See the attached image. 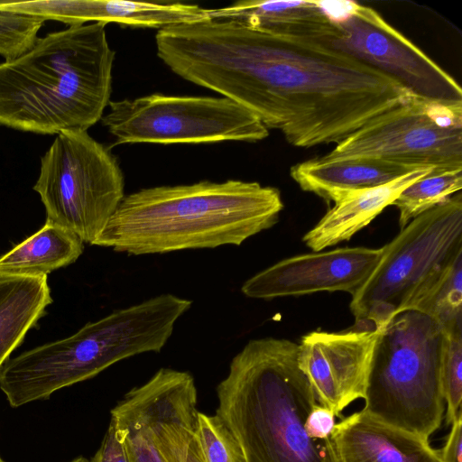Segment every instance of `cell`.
Returning <instances> with one entry per match:
<instances>
[{"mask_svg": "<svg viewBox=\"0 0 462 462\" xmlns=\"http://www.w3.org/2000/svg\"><path fill=\"white\" fill-rule=\"evenodd\" d=\"M444 346L445 331L429 315L405 310L394 316L377 340L362 411L429 440L445 412Z\"/></svg>", "mask_w": 462, "mask_h": 462, "instance_id": "obj_6", "label": "cell"}, {"mask_svg": "<svg viewBox=\"0 0 462 462\" xmlns=\"http://www.w3.org/2000/svg\"><path fill=\"white\" fill-rule=\"evenodd\" d=\"M417 311L434 319L444 331L462 329V259Z\"/></svg>", "mask_w": 462, "mask_h": 462, "instance_id": "obj_22", "label": "cell"}, {"mask_svg": "<svg viewBox=\"0 0 462 462\" xmlns=\"http://www.w3.org/2000/svg\"><path fill=\"white\" fill-rule=\"evenodd\" d=\"M446 443L439 450L442 462H462V415L451 424Z\"/></svg>", "mask_w": 462, "mask_h": 462, "instance_id": "obj_29", "label": "cell"}, {"mask_svg": "<svg viewBox=\"0 0 462 462\" xmlns=\"http://www.w3.org/2000/svg\"><path fill=\"white\" fill-rule=\"evenodd\" d=\"M462 189V169L431 171L404 189L392 205L399 210V226L443 203Z\"/></svg>", "mask_w": 462, "mask_h": 462, "instance_id": "obj_21", "label": "cell"}, {"mask_svg": "<svg viewBox=\"0 0 462 462\" xmlns=\"http://www.w3.org/2000/svg\"><path fill=\"white\" fill-rule=\"evenodd\" d=\"M211 19H226L273 34L327 42L339 29L317 0L238 1L208 9Z\"/></svg>", "mask_w": 462, "mask_h": 462, "instance_id": "obj_17", "label": "cell"}, {"mask_svg": "<svg viewBox=\"0 0 462 462\" xmlns=\"http://www.w3.org/2000/svg\"><path fill=\"white\" fill-rule=\"evenodd\" d=\"M382 252V247H343L289 257L247 279L241 291L261 300L319 291L353 295L369 277Z\"/></svg>", "mask_w": 462, "mask_h": 462, "instance_id": "obj_12", "label": "cell"}, {"mask_svg": "<svg viewBox=\"0 0 462 462\" xmlns=\"http://www.w3.org/2000/svg\"><path fill=\"white\" fill-rule=\"evenodd\" d=\"M331 439L338 462H442L428 439L362 410L336 423Z\"/></svg>", "mask_w": 462, "mask_h": 462, "instance_id": "obj_15", "label": "cell"}, {"mask_svg": "<svg viewBox=\"0 0 462 462\" xmlns=\"http://www.w3.org/2000/svg\"><path fill=\"white\" fill-rule=\"evenodd\" d=\"M319 158L378 160L435 172L462 169V105L414 97L374 117Z\"/></svg>", "mask_w": 462, "mask_h": 462, "instance_id": "obj_9", "label": "cell"}, {"mask_svg": "<svg viewBox=\"0 0 462 462\" xmlns=\"http://www.w3.org/2000/svg\"><path fill=\"white\" fill-rule=\"evenodd\" d=\"M157 55L183 79L235 101L300 148L337 144L417 97L326 43L233 20L208 18L166 27Z\"/></svg>", "mask_w": 462, "mask_h": 462, "instance_id": "obj_1", "label": "cell"}, {"mask_svg": "<svg viewBox=\"0 0 462 462\" xmlns=\"http://www.w3.org/2000/svg\"><path fill=\"white\" fill-rule=\"evenodd\" d=\"M83 241L71 230L46 220L44 226L0 256V273L38 276L73 263Z\"/></svg>", "mask_w": 462, "mask_h": 462, "instance_id": "obj_20", "label": "cell"}, {"mask_svg": "<svg viewBox=\"0 0 462 462\" xmlns=\"http://www.w3.org/2000/svg\"><path fill=\"white\" fill-rule=\"evenodd\" d=\"M382 248L352 295L355 329L382 331L397 314L418 310L462 259L460 191L413 218Z\"/></svg>", "mask_w": 462, "mask_h": 462, "instance_id": "obj_5", "label": "cell"}, {"mask_svg": "<svg viewBox=\"0 0 462 462\" xmlns=\"http://www.w3.org/2000/svg\"><path fill=\"white\" fill-rule=\"evenodd\" d=\"M90 461L130 462L123 438L112 420H110L99 448Z\"/></svg>", "mask_w": 462, "mask_h": 462, "instance_id": "obj_27", "label": "cell"}, {"mask_svg": "<svg viewBox=\"0 0 462 462\" xmlns=\"http://www.w3.org/2000/svg\"><path fill=\"white\" fill-rule=\"evenodd\" d=\"M185 462H205L196 434L189 445Z\"/></svg>", "mask_w": 462, "mask_h": 462, "instance_id": "obj_30", "label": "cell"}, {"mask_svg": "<svg viewBox=\"0 0 462 462\" xmlns=\"http://www.w3.org/2000/svg\"><path fill=\"white\" fill-rule=\"evenodd\" d=\"M381 331H312L301 337L298 363L319 404L337 417L364 399L367 377Z\"/></svg>", "mask_w": 462, "mask_h": 462, "instance_id": "obj_11", "label": "cell"}, {"mask_svg": "<svg viewBox=\"0 0 462 462\" xmlns=\"http://www.w3.org/2000/svg\"><path fill=\"white\" fill-rule=\"evenodd\" d=\"M196 437L205 462H245L237 439L217 413L199 411Z\"/></svg>", "mask_w": 462, "mask_h": 462, "instance_id": "obj_23", "label": "cell"}, {"mask_svg": "<svg viewBox=\"0 0 462 462\" xmlns=\"http://www.w3.org/2000/svg\"><path fill=\"white\" fill-rule=\"evenodd\" d=\"M69 462H91V461L88 460V458L80 456V457H78L70 460Z\"/></svg>", "mask_w": 462, "mask_h": 462, "instance_id": "obj_31", "label": "cell"}, {"mask_svg": "<svg viewBox=\"0 0 462 462\" xmlns=\"http://www.w3.org/2000/svg\"><path fill=\"white\" fill-rule=\"evenodd\" d=\"M441 380L446 419L451 424L462 415V329L445 331Z\"/></svg>", "mask_w": 462, "mask_h": 462, "instance_id": "obj_25", "label": "cell"}, {"mask_svg": "<svg viewBox=\"0 0 462 462\" xmlns=\"http://www.w3.org/2000/svg\"><path fill=\"white\" fill-rule=\"evenodd\" d=\"M45 20L39 17L0 11V55L14 59L35 42Z\"/></svg>", "mask_w": 462, "mask_h": 462, "instance_id": "obj_26", "label": "cell"}, {"mask_svg": "<svg viewBox=\"0 0 462 462\" xmlns=\"http://www.w3.org/2000/svg\"><path fill=\"white\" fill-rule=\"evenodd\" d=\"M121 401L147 425L165 462H185L199 413L197 388L189 372L160 368Z\"/></svg>", "mask_w": 462, "mask_h": 462, "instance_id": "obj_13", "label": "cell"}, {"mask_svg": "<svg viewBox=\"0 0 462 462\" xmlns=\"http://www.w3.org/2000/svg\"><path fill=\"white\" fill-rule=\"evenodd\" d=\"M432 171L427 167L417 168L387 183L345 193L305 234L303 242L313 252H320L350 240L392 205L404 189Z\"/></svg>", "mask_w": 462, "mask_h": 462, "instance_id": "obj_16", "label": "cell"}, {"mask_svg": "<svg viewBox=\"0 0 462 462\" xmlns=\"http://www.w3.org/2000/svg\"><path fill=\"white\" fill-rule=\"evenodd\" d=\"M33 189L46 220L93 245L125 198V179L108 148L87 131L67 130L42 157Z\"/></svg>", "mask_w": 462, "mask_h": 462, "instance_id": "obj_7", "label": "cell"}, {"mask_svg": "<svg viewBox=\"0 0 462 462\" xmlns=\"http://www.w3.org/2000/svg\"><path fill=\"white\" fill-rule=\"evenodd\" d=\"M336 417L330 409L317 402L305 420L304 429L313 439H329L336 425Z\"/></svg>", "mask_w": 462, "mask_h": 462, "instance_id": "obj_28", "label": "cell"}, {"mask_svg": "<svg viewBox=\"0 0 462 462\" xmlns=\"http://www.w3.org/2000/svg\"><path fill=\"white\" fill-rule=\"evenodd\" d=\"M125 442L130 462H165L143 420L122 401L111 410V419Z\"/></svg>", "mask_w": 462, "mask_h": 462, "instance_id": "obj_24", "label": "cell"}, {"mask_svg": "<svg viewBox=\"0 0 462 462\" xmlns=\"http://www.w3.org/2000/svg\"><path fill=\"white\" fill-rule=\"evenodd\" d=\"M414 169L378 160L316 157L293 165L290 175L302 190L335 202L345 193L387 183Z\"/></svg>", "mask_w": 462, "mask_h": 462, "instance_id": "obj_18", "label": "cell"}, {"mask_svg": "<svg viewBox=\"0 0 462 462\" xmlns=\"http://www.w3.org/2000/svg\"><path fill=\"white\" fill-rule=\"evenodd\" d=\"M319 3L339 29L324 43L384 73L419 98L462 105L458 83L375 10L354 1Z\"/></svg>", "mask_w": 462, "mask_h": 462, "instance_id": "obj_10", "label": "cell"}, {"mask_svg": "<svg viewBox=\"0 0 462 462\" xmlns=\"http://www.w3.org/2000/svg\"><path fill=\"white\" fill-rule=\"evenodd\" d=\"M51 302L47 275L0 273V370Z\"/></svg>", "mask_w": 462, "mask_h": 462, "instance_id": "obj_19", "label": "cell"}, {"mask_svg": "<svg viewBox=\"0 0 462 462\" xmlns=\"http://www.w3.org/2000/svg\"><path fill=\"white\" fill-rule=\"evenodd\" d=\"M101 121L124 143H255L269 131L248 109L226 97L159 93L110 101Z\"/></svg>", "mask_w": 462, "mask_h": 462, "instance_id": "obj_8", "label": "cell"}, {"mask_svg": "<svg viewBox=\"0 0 462 462\" xmlns=\"http://www.w3.org/2000/svg\"><path fill=\"white\" fill-rule=\"evenodd\" d=\"M0 462H5V460L2 458L1 456H0Z\"/></svg>", "mask_w": 462, "mask_h": 462, "instance_id": "obj_32", "label": "cell"}, {"mask_svg": "<svg viewBox=\"0 0 462 462\" xmlns=\"http://www.w3.org/2000/svg\"><path fill=\"white\" fill-rule=\"evenodd\" d=\"M0 11L55 20L69 25L87 22L155 28L209 18L208 9L180 2L124 0H0Z\"/></svg>", "mask_w": 462, "mask_h": 462, "instance_id": "obj_14", "label": "cell"}, {"mask_svg": "<svg viewBox=\"0 0 462 462\" xmlns=\"http://www.w3.org/2000/svg\"><path fill=\"white\" fill-rule=\"evenodd\" d=\"M299 345L252 339L217 384L216 413L237 439L245 462H338L331 438L311 439L305 420L318 402L299 366Z\"/></svg>", "mask_w": 462, "mask_h": 462, "instance_id": "obj_4", "label": "cell"}, {"mask_svg": "<svg viewBox=\"0 0 462 462\" xmlns=\"http://www.w3.org/2000/svg\"><path fill=\"white\" fill-rule=\"evenodd\" d=\"M282 208L280 190L256 181L146 188L125 196L93 245L130 255L240 245Z\"/></svg>", "mask_w": 462, "mask_h": 462, "instance_id": "obj_2", "label": "cell"}, {"mask_svg": "<svg viewBox=\"0 0 462 462\" xmlns=\"http://www.w3.org/2000/svg\"><path fill=\"white\" fill-rule=\"evenodd\" d=\"M115 56L100 23L38 37L0 63V125L40 134L87 131L110 103Z\"/></svg>", "mask_w": 462, "mask_h": 462, "instance_id": "obj_3", "label": "cell"}]
</instances>
